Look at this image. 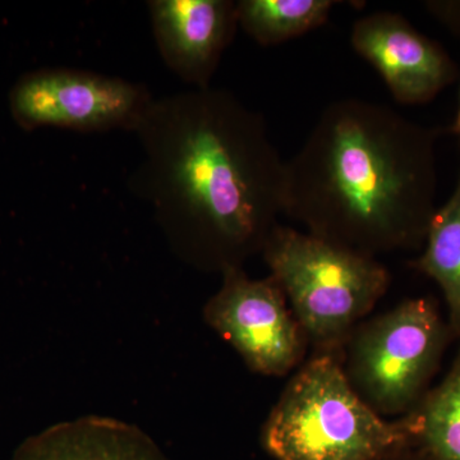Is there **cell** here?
I'll return each mask as SVG.
<instances>
[{"label": "cell", "instance_id": "cell-10", "mask_svg": "<svg viewBox=\"0 0 460 460\" xmlns=\"http://www.w3.org/2000/svg\"><path fill=\"white\" fill-rule=\"evenodd\" d=\"M11 460H171L136 426L84 417L27 438Z\"/></svg>", "mask_w": 460, "mask_h": 460}, {"label": "cell", "instance_id": "cell-11", "mask_svg": "<svg viewBox=\"0 0 460 460\" xmlns=\"http://www.w3.org/2000/svg\"><path fill=\"white\" fill-rule=\"evenodd\" d=\"M422 253L410 265L438 284L447 302V323L460 339V172L452 196L436 208Z\"/></svg>", "mask_w": 460, "mask_h": 460}, {"label": "cell", "instance_id": "cell-8", "mask_svg": "<svg viewBox=\"0 0 460 460\" xmlns=\"http://www.w3.org/2000/svg\"><path fill=\"white\" fill-rule=\"evenodd\" d=\"M350 44L399 104H428L459 77L458 65L443 45L417 31L402 14L375 12L358 18Z\"/></svg>", "mask_w": 460, "mask_h": 460}, {"label": "cell", "instance_id": "cell-9", "mask_svg": "<svg viewBox=\"0 0 460 460\" xmlns=\"http://www.w3.org/2000/svg\"><path fill=\"white\" fill-rule=\"evenodd\" d=\"M157 50L165 65L193 89L210 87L238 27L232 0H151Z\"/></svg>", "mask_w": 460, "mask_h": 460}, {"label": "cell", "instance_id": "cell-13", "mask_svg": "<svg viewBox=\"0 0 460 460\" xmlns=\"http://www.w3.org/2000/svg\"><path fill=\"white\" fill-rule=\"evenodd\" d=\"M407 414L429 458L460 460V345L447 376Z\"/></svg>", "mask_w": 460, "mask_h": 460}, {"label": "cell", "instance_id": "cell-2", "mask_svg": "<svg viewBox=\"0 0 460 460\" xmlns=\"http://www.w3.org/2000/svg\"><path fill=\"white\" fill-rule=\"evenodd\" d=\"M438 135L386 105L332 102L287 162L284 215L376 259L422 248L436 210Z\"/></svg>", "mask_w": 460, "mask_h": 460}, {"label": "cell", "instance_id": "cell-14", "mask_svg": "<svg viewBox=\"0 0 460 460\" xmlns=\"http://www.w3.org/2000/svg\"><path fill=\"white\" fill-rule=\"evenodd\" d=\"M425 8L438 22L460 38V0H431Z\"/></svg>", "mask_w": 460, "mask_h": 460}, {"label": "cell", "instance_id": "cell-7", "mask_svg": "<svg viewBox=\"0 0 460 460\" xmlns=\"http://www.w3.org/2000/svg\"><path fill=\"white\" fill-rule=\"evenodd\" d=\"M222 275V287L205 305L206 323L255 374L283 377L298 370L310 343L279 284L270 275L251 279L243 268Z\"/></svg>", "mask_w": 460, "mask_h": 460}, {"label": "cell", "instance_id": "cell-1", "mask_svg": "<svg viewBox=\"0 0 460 460\" xmlns=\"http://www.w3.org/2000/svg\"><path fill=\"white\" fill-rule=\"evenodd\" d=\"M129 189L153 206L178 252L226 272L261 253L284 215L287 160L265 118L224 89L154 98L133 129Z\"/></svg>", "mask_w": 460, "mask_h": 460}, {"label": "cell", "instance_id": "cell-6", "mask_svg": "<svg viewBox=\"0 0 460 460\" xmlns=\"http://www.w3.org/2000/svg\"><path fill=\"white\" fill-rule=\"evenodd\" d=\"M153 96L142 84L69 68H42L18 78L9 111L25 129L56 127L77 132H133Z\"/></svg>", "mask_w": 460, "mask_h": 460}, {"label": "cell", "instance_id": "cell-3", "mask_svg": "<svg viewBox=\"0 0 460 460\" xmlns=\"http://www.w3.org/2000/svg\"><path fill=\"white\" fill-rule=\"evenodd\" d=\"M275 460H381L416 444L410 414L378 416L345 377L341 353H313L293 374L262 426Z\"/></svg>", "mask_w": 460, "mask_h": 460}, {"label": "cell", "instance_id": "cell-16", "mask_svg": "<svg viewBox=\"0 0 460 460\" xmlns=\"http://www.w3.org/2000/svg\"><path fill=\"white\" fill-rule=\"evenodd\" d=\"M449 131L450 133H453L454 136H456V137H458L460 141V93L458 111H456V119H454L452 126H450Z\"/></svg>", "mask_w": 460, "mask_h": 460}, {"label": "cell", "instance_id": "cell-15", "mask_svg": "<svg viewBox=\"0 0 460 460\" xmlns=\"http://www.w3.org/2000/svg\"><path fill=\"white\" fill-rule=\"evenodd\" d=\"M381 460H432L425 450L420 449L417 445L402 447L398 452L390 454L389 456Z\"/></svg>", "mask_w": 460, "mask_h": 460}, {"label": "cell", "instance_id": "cell-12", "mask_svg": "<svg viewBox=\"0 0 460 460\" xmlns=\"http://www.w3.org/2000/svg\"><path fill=\"white\" fill-rule=\"evenodd\" d=\"M332 0H239L238 26L262 47L283 44L328 22Z\"/></svg>", "mask_w": 460, "mask_h": 460}, {"label": "cell", "instance_id": "cell-4", "mask_svg": "<svg viewBox=\"0 0 460 460\" xmlns=\"http://www.w3.org/2000/svg\"><path fill=\"white\" fill-rule=\"evenodd\" d=\"M262 256L301 323L313 353H341L356 326L392 284L376 257L278 224Z\"/></svg>", "mask_w": 460, "mask_h": 460}, {"label": "cell", "instance_id": "cell-5", "mask_svg": "<svg viewBox=\"0 0 460 460\" xmlns=\"http://www.w3.org/2000/svg\"><path fill=\"white\" fill-rule=\"evenodd\" d=\"M453 338L435 299H404L356 326L341 352L345 377L378 416L399 419L428 394Z\"/></svg>", "mask_w": 460, "mask_h": 460}]
</instances>
